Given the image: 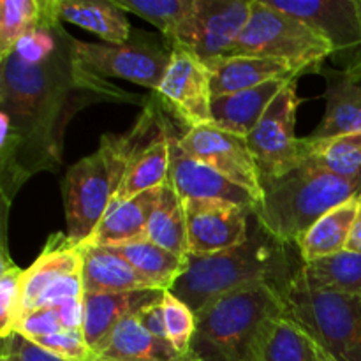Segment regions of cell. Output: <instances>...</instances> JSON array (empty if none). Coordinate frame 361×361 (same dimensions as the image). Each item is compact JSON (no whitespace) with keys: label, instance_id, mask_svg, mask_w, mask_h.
Returning <instances> with one entry per match:
<instances>
[{"label":"cell","instance_id":"cell-1","mask_svg":"<svg viewBox=\"0 0 361 361\" xmlns=\"http://www.w3.org/2000/svg\"><path fill=\"white\" fill-rule=\"evenodd\" d=\"M295 249L298 247L281 242L268 233L252 212L249 235L242 243L210 256L187 254L182 275L168 291L187 303L194 314L245 286H270L284 298L303 267L302 256Z\"/></svg>","mask_w":361,"mask_h":361},{"label":"cell","instance_id":"cell-2","mask_svg":"<svg viewBox=\"0 0 361 361\" xmlns=\"http://www.w3.org/2000/svg\"><path fill=\"white\" fill-rule=\"evenodd\" d=\"M154 126H157V115L148 109L129 134H106L97 152L71 166L63 178L62 194L67 222L66 235L74 245L87 243L108 214L130 159L147 145H143V141Z\"/></svg>","mask_w":361,"mask_h":361},{"label":"cell","instance_id":"cell-3","mask_svg":"<svg viewBox=\"0 0 361 361\" xmlns=\"http://www.w3.org/2000/svg\"><path fill=\"white\" fill-rule=\"evenodd\" d=\"M263 196L254 217L268 233L289 245H298L321 217L361 194V175L335 176L310 162H303L279 178L261 182Z\"/></svg>","mask_w":361,"mask_h":361},{"label":"cell","instance_id":"cell-4","mask_svg":"<svg viewBox=\"0 0 361 361\" xmlns=\"http://www.w3.org/2000/svg\"><path fill=\"white\" fill-rule=\"evenodd\" d=\"M284 314V298L264 284L245 286L196 312L190 361H250L263 324Z\"/></svg>","mask_w":361,"mask_h":361},{"label":"cell","instance_id":"cell-5","mask_svg":"<svg viewBox=\"0 0 361 361\" xmlns=\"http://www.w3.org/2000/svg\"><path fill=\"white\" fill-rule=\"evenodd\" d=\"M284 312L334 361H361V295L317 291L296 277L284 295Z\"/></svg>","mask_w":361,"mask_h":361},{"label":"cell","instance_id":"cell-6","mask_svg":"<svg viewBox=\"0 0 361 361\" xmlns=\"http://www.w3.org/2000/svg\"><path fill=\"white\" fill-rule=\"evenodd\" d=\"M249 55L288 62L300 74L319 69L331 55V46L312 25L271 7L267 0H252L250 16L231 56Z\"/></svg>","mask_w":361,"mask_h":361},{"label":"cell","instance_id":"cell-7","mask_svg":"<svg viewBox=\"0 0 361 361\" xmlns=\"http://www.w3.org/2000/svg\"><path fill=\"white\" fill-rule=\"evenodd\" d=\"M252 0H194L169 48L192 53L208 71L231 59L250 16Z\"/></svg>","mask_w":361,"mask_h":361},{"label":"cell","instance_id":"cell-8","mask_svg":"<svg viewBox=\"0 0 361 361\" xmlns=\"http://www.w3.org/2000/svg\"><path fill=\"white\" fill-rule=\"evenodd\" d=\"M312 25L331 46V62L348 80L361 81V0H267Z\"/></svg>","mask_w":361,"mask_h":361},{"label":"cell","instance_id":"cell-9","mask_svg":"<svg viewBox=\"0 0 361 361\" xmlns=\"http://www.w3.org/2000/svg\"><path fill=\"white\" fill-rule=\"evenodd\" d=\"M81 298V250L71 242L69 236L59 233L49 238L48 245L34 264L23 271L18 319L41 307L62 305Z\"/></svg>","mask_w":361,"mask_h":361},{"label":"cell","instance_id":"cell-10","mask_svg":"<svg viewBox=\"0 0 361 361\" xmlns=\"http://www.w3.org/2000/svg\"><path fill=\"white\" fill-rule=\"evenodd\" d=\"M296 108L298 97L295 81H291L282 88L259 123L247 136L261 182L279 178L303 164V143L295 134Z\"/></svg>","mask_w":361,"mask_h":361},{"label":"cell","instance_id":"cell-11","mask_svg":"<svg viewBox=\"0 0 361 361\" xmlns=\"http://www.w3.org/2000/svg\"><path fill=\"white\" fill-rule=\"evenodd\" d=\"M71 51L74 60L99 74V76L120 78L141 87H161L168 71L171 51H164L154 44H95V42L73 41Z\"/></svg>","mask_w":361,"mask_h":361},{"label":"cell","instance_id":"cell-12","mask_svg":"<svg viewBox=\"0 0 361 361\" xmlns=\"http://www.w3.org/2000/svg\"><path fill=\"white\" fill-rule=\"evenodd\" d=\"M183 152L228 176L236 185L249 190L257 201L263 196L259 169L245 137L207 123L187 129L178 136Z\"/></svg>","mask_w":361,"mask_h":361},{"label":"cell","instance_id":"cell-13","mask_svg":"<svg viewBox=\"0 0 361 361\" xmlns=\"http://www.w3.org/2000/svg\"><path fill=\"white\" fill-rule=\"evenodd\" d=\"M187 243L192 256H210L238 245L249 235L254 208L212 200H183Z\"/></svg>","mask_w":361,"mask_h":361},{"label":"cell","instance_id":"cell-14","mask_svg":"<svg viewBox=\"0 0 361 361\" xmlns=\"http://www.w3.org/2000/svg\"><path fill=\"white\" fill-rule=\"evenodd\" d=\"M171 60L157 94L187 129L212 123V73L183 48H169Z\"/></svg>","mask_w":361,"mask_h":361},{"label":"cell","instance_id":"cell-15","mask_svg":"<svg viewBox=\"0 0 361 361\" xmlns=\"http://www.w3.org/2000/svg\"><path fill=\"white\" fill-rule=\"evenodd\" d=\"M168 185L180 200H212L254 208L257 200L219 173L212 166L190 157L178 145V136L169 133V175Z\"/></svg>","mask_w":361,"mask_h":361},{"label":"cell","instance_id":"cell-16","mask_svg":"<svg viewBox=\"0 0 361 361\" xmlns=\"http://www.w3.org/2000/svg\"><path fill=\"white\" fill-rule=\"evenodd\" d=\"M162 289H141L126 293H83L81 298V334L97 358L102 345L126 319L162 302Z\"/></svg>","mask_w":361,"mask_h":361},{"label":"cell","instance_id":"cell-17","mask_svg":"<svg viewBox=\"0 0 361 361\" xmlns=\"http://www.w3.org/2000/svg\"><path fill=\"white\" fill-rule=\"evenodd\" d=\"M295 80H275L249 90L221 95L212 99V126L236 134L240 137L249 136L254 127L263 118L268 106L281 94L282 88Z\"/></svg>","mask_w":361,"mask_h":361},{"label":"cell","instance_id":"cell-18","mask_svg":"<svg viewBox=\"0 0 361 361\" xmlns=\"http://www.w3.org/2000/svg\"><path fill=\"white\" fill-rule=\"evenodd\" d=\"M330 356L289 316L279 314L263 324L250 361H328Z\"/></svg>","mask_w":361,"mask_h":361},{"label":"cell","instance_id":"cell-19","mask_svg":"<svg viewBox=\"0 0 361 361\" xmlns=\"http://www.w3.org/2000/svg\"><path fill=\"white\" fill-rule=\"evenodd\" d=\"M161 189L162 187H159L137 194L122 203H113L94 235L88 238L87 245L115 247L147 240L148 221L161 196Z\"/></svg>","mask_w":361,"mask_h":361},{"label":"cell","instance_id":"cell-20","mask_svg":"<svg viewBox=\"0 0 361 361\" xmlns=\"http://www.w3.org/2000/svg\"><path fill=\"white\" fill-rule=\"evenodd\" d=\"M83 293H126L155 289L123 257L104 247L80 245Z\"/></svg>","mask_w":361,"mask_h":361},{"label":"cell","instance_id":"cell-21","mask_svg":"<svg viewBox=\"0 0 361 361\" xmlns=\"http://www.w3.org/2000/svg\"><path fill=\"white\" fill-rule=\"evenodd\" d=\"M298 71L288 62L263 56L238 55L224 60L212 71V95L235 94L275 80H296Z\"/></svg>","mask_w":361,"mask_h":361},{"label":"cell","instance_id":"cell-22","mask_svg":"<svg viewBox=\"0 0 361 361\" xmlns=\"http://www.w3.org/2000/svg\"><path fill=\"white\" fill-rule=\"evenodd\" d=\"M48 6L56 21L85 28L99 35L108 44H127L130 37V23L126 11L115 2H67L48 0Z\"/></svg>","mask_w":361,"mask_h":361},{"label":"cell","instance_id":"cell-23","mask_svg":"<svg viewBox=\"0 0 361 361\" xmlns=\"http://www.w3.org/2000/svg\"><path fill=\"white\" fill-rule=\"evenodd\" d=\"M97 358L108 361H182L185 356L180 355L169 341L150 334L136 314L113 331Z\"/></svg>","mask_w":361,"mask_h":361},{"label":"cell","instance_id":"cell-24","mask_svg":"<svg viewBox=\"0 0 361 361\" xmlns=\"http://www.w3.org/2000/svg\"><path fill=\"white\" fill-rule=\"evenodd\" d=\"M169 175V133L162 127L143 148L133 155L113 203H122L147 190L168 183ZM111 203V204H113Z\"/></svg>","mask_w":361,"mask_h":361},{"label":"cell","instance_id":"cell-25","mask_svg":"<svg viewBox=\"0 0 361 361\" xmlns=\"http://www.w3.org/2000/svg\"><path fill=\"white\" fill-rule=\"evenodd\" d=\"M356 214H358V197H353L321 217L296 245L303 263L348 250Z\"/></svg>","mask_w":361,"mask_h":361},{"label":"cell","instance_id":"cell-26","mask_svg":"<svg viewBox=\"0 0 361 361\" xmlns=\"http://www.w3.org/2000/svg\"><path fill=\"white\" fill-rule=\"evenodd\" d=\"M298 281L317 291L361 295V254L342 250L334 256L303 263L298 271Z\"/></svg>","mask_w":361,"mask_h":361},{"label":"cell","instance_id":"cell-27","mask_svg":"<svg viewBox=\"0 0 361 361\" xmlns=\"http://www.w3.org/2000/svg\"><path fill=\"white\" fill-rule=\"evenodd\" d=\"M355 133H361V85L341 74L328 87L323 122L307 137L321 141Z\"/></svg>","mask_w":361,"mask_h":361},{"label":"cell","instance_id":"cell-28","mask_svg":"<svg viewBox=\"0 0 361 361\" xmlns=\"http://www.w3.org/2000/svg\"><path fill=\"white\" fill-rule=\"evenodd\" d=\"M104 249L123 257L141 277L147 279L155 289H162V291L171 289V286L175 284V281L185 268L187 256L169 252V250L155 245L150 240H137V242L104 247Z\"/></svg>","mask_w":361,"mask_h":361},{"label":"cell","instance_id":"cell-29","mask_svg":"<svg viewBox=\"0 0 361 361\" xmlns=\"http://www.w3.org/2000/svg\"><path fill=\"white\" fill-rule=\"evenodd\" d=\"M59 21L49 13L48 2L2 0L0 2V59L6 60L18 42L39 28L55 27Z\"/></svg>","mask_w":361,"mask_h":361},{"label":"cell","instance_id":"cell-30","mask_svg":"<svg viewBox=\"0 0 361 361\" xmlns=\"http://www.w3.org/2000/svg\"><path fill=\"white\" fill-rule=\"evenodd\" d=\"M147 240L178 256L189 254L185 208L178 194L168 183L162 185L161 196L150 215Z\"/></svg>","mask_w":361,"mask_h":361},{"label":"cell","instance_id":"cell-31","mask_svg":"<svg viewBox=\"0 0 361 361\" xmlns=\"http://www.w3.org/2000/svg\"><path fill=\"white\" fill-rule=\"evenodd\" d=\"M303 162L317 166L342 178L361 175V133L312 141L302 137Z\"/></svg>","mask_w":361,"mask_h":361},{"label":"cell","instance_id":"cell-32","mask_svg":"<svg viewBox=\"0 0 361 361\" xmlns=\"http://www.w3.org/2000/svg\"><path fill=\"white\" fill-rule=\"evenodd\" d=\"M116 7L150 21L162 32L166 41H173L178 28L189 16L194 0H113Z\"/></svg>","mask_w":361,"mask_h":361},{"label":"cell","instance_id":"cell-33","mask_svg":"<svg viewBox=\"0 0 361 361\" xmlns=\"http://www.w3.org/2000/svg\"><path fill=\"white\" fill-rule=\"evenodd\" d=\"M162 314L168 341L180 355L187 356L196 331V314L171 291H164L162 296Z\"/></svg>","mask_w":361,"mask_h":361},{"label":"cell","instance_id":"cell-34","mask_svg":"<svg viewBox=\"0 0 361 361\" xmlns=\"http://www.w3.org/2000/svg\"><path fill=\"white\" fill-rule=\"evenodd\" d=\"M23 268L16 264H7L4 261L0 275V337L7 338L14 334L21 303V277Z\"/></svg>","mask_w":361,"mask_h":361},{"label":"cell","instance_id":"cell-35","mask_svg":"<svg viewBox=\"0 0 361 361\" xmlns=\"http://www.w3.org/2000/svg\"><path fill=\"white\" fill-rule=\"evenodd\" d=\"M39 348L60 356V358L73 361H94L95 355L85 342L83 334L76 330H62L56 334L46 335V337L30 341Z\"/></svg>","mask_w":361,"mask_h":361},{"label":"cell","instance_id":"cell-36","mask_svg":"<svg viewBox=\"0 0 361 361\" xmlns=\"http://www.w3.org/2000/svg\"><path fill=\"white\" fill-rule=\"evenodd\" d=\"M62 330H66V326L56 307H41V309L23 314L14 326V331L23 335L28 341H37V338Z\"/></svg>","mask_w":361,"mask_h":361},{"label":"cell","instance_id":"cell-37","mask_svg":"<svg viewBox=\"0 0 361 361\" xmlns=\"http://www.w3.org/2000/svg\"><path fill=\"white\" fill-rule=\"evenodd\" d=\"M2 351L9 353V355L14 356L18 361H73L60 358V356L39 348L37 344H34V342H30L28 338H25L23 335L16 334V331H14L13 335H9L7 338H4Z\"/></svg>","mask_w":361,"mask_h":361},{"label":"cell","instance_id":"cell-38","mask_svg":"<svg viewBox=\"0 0 361 361\" xmlns=\"http://www.w3.org/2000/svg\"><path fill=\"white\" fill-rule=\"evenodd\" d=\"M14 51H16L21 59L28 60V62H44L49 56V53L53 51V39L51 35L46 32V28H39V30L32 32L30 35L21 39Z\"/></svg>","mask_w":361,"mask_h":361},{"label":"cell","instance_id":"cell-39","mask_svg":"<svg viewBox=\"0 0 361 361\" xmlns=\"http://www.w3.org/2000/svg\"><path fill=\"white\" fill-rule=\"evenodd\" d=\"M137 317H140L143 326L147 328L150 334L168 341V334H166V326H164V314H162V302L145 309L143 312L137 314Z\"/></svg>","mask_w":361,"mask_h":361},{"label":"cell","instance_id":"cell-40","mask_svg":"<svg viewBox=\"0 0 361 361\" xmlns=\"http://www.w3.org/2000/svg\"><path fill=\"white\" fill-rule=\"evenodd\" d=\"M348 250L361 254V194L358 196V214H356L355 226H353V233L348 243Z\"/></svg>","mask_w":361,"mask_h":361},{"label":"cell","instance_id":"cell-41","mask_svg":"<svg viewBox=\"0 0 361 361\" xmlns=\"http://www.w3.org/2000/svg\"><path fill=\"white\" fill-rule=\"evenodd\" d=\"M0 361H18V360L14 358V356H11L9 353H4V351H2V356H0Z\"/></svg>","mask_w":361,"mask_h":361},{"label":"cell","instance_id":"cell-42","mask_svg":"<svg viewBox=\"0 0 361 361\" xmlns=\"http://www.w3.org/2000/svg\"><path fill=\"white\" fill-rule=\"evenodd\" d=\"M183 360H185V358H183ZM183 360H182V361H183ZM95 361H108V360H99V358H95Z\"/></svg>","mask_w":361,"mask_h":361},{"label":"cell","instance_id":"cell-43","mask_svg":"<svg viewBox=\"0 0 361 361\" xmlns=\"http://www.w3.org/2000/svg\"><path fill=\"white\" fill-rule=\"evenodd\" d=\"M183 361H190V360H187V358H185V360H183Z\"/></svg>","mask_w":361,"mask_h":361},{"label":"cell","instance_id":"cell-44","mask_svg":"<svg viewBox=\"0 0 361 361\" xmlns=\"http://www.w3.org/2000/svg\"><path fill=\"white\" fill-rule=\"evenodd\" d=\"M328 361H334V360H331V358H330V360H328Z\"/></svg>","mask_w":361,"mask_h":361}]
</instances>
